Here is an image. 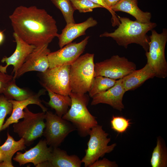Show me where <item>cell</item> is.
<instances>
[{
	"mask_svg": "<svg viewBox=\"0 0 167 167\" xmlns=\"http://www.w3.org/2000/svg\"><path fill=\"white\" fill-rule=\"evenodd\" d=\"M9 18L14 32L36 47L49 44L58 35L56 21L44 9L21 5Z\"/></svg>",
	"mask_w": 167,
	"mask_h": 167,
	"instance_id": "1",
	"label": "cell"
},
{
	"mask_svg": "<svg viewBox=\"0 0 167 167\" xmlns=\"http://www.w3.org/2000/svg\"><path fill=\"white\" fill-rule=\"evenodd\" d=\"M118 18L120 22L118 28L113 32H105L100 36L111 37L119 45L126 49L130 44H136L141 46L146 52L148 51L149 38L147 33L155 28L156 24L152 22L143 23L119 16Z\"/></svg>",
	"mask_w": 167,
	"mask_h": 167,
	"instance_id": "2",
	"label": "cell"
},
{
	"mask_svg": "<svg viewBox=\"0 0 167 167\" xmlns=\"http://www.w3.org/2000/svg\"><path fill=\"white\" fill-rule=\"evenodd\" d=\"M69 96L71 99V104L62 118L71 122L80 136H86L91 129L98 124L96 118L91 114L87 108L88 97L86 94L72 92Z\"/></svg>",
	"mask_w": 167,
	"mask_h": 167,
	"instance_id": "3",
	"label": "cell"
},
{
	"mask_svg": "<svg viewBox=\"0 0 167 167\" xmlns=\"http://www.w3.org/2000/svg\"><path fill=\"white\" fill-rule=\"evenodd\" d=\"M94 56L86 53L70 65L71 92L84 94L89 91L95 77Z\"/></svg>",
	"mask_w": 167,
	"mask_h": 167,
	"instance_id": "4",
	"label": "cell"
},
{
	"mask_svg": "<svg viewBox=\"0 0 167 167\" xmlns=\"http://www.w3.org/2000/svg\"><path fill=\"white\" fill-rule=\"evenodd\" d=\"M151 31L148 50L145 53L147 64L151 68L155 77L165 78L167 76V62L165 52L167 41V30L163 28L161 33L153 29Z\"/></svg>",
	"mask_w": 167,
	"mask_h": 167,
	"instance_id": "5",
	"label": "cell"
},
{
	"mask_svg": "<svg viewBox=\"0 0 167 167\" xmlns=\"http://www.w3.org/2000/svg\"><path fill=\"white\" fill-rule=\"evenodd\" d=\"M45 114L43 112L33 113L27 107L24 109L23 120L14 123V132L24 139L26 146H30L43 135L45 126Z\"/></svg>",
	"mask_w": 167,
	"mask_h": 167,
	"instance_id": "6",
	"label": "cell"
},
{
	"mask_svg": "<svg viewBox=\"0 0 167 167\" xmlns=\"http://www.w3.org/2000/svg\"><path fill=\"white\" fill-rule=\"evenodd\" d=\"M89 135L90 137L85 151V155L81 160L85 167H89L100 157L111 152L116 145L114 143L108 145L110 139L107 137L109 134L103 130L101 126L97 124L93 127Z\"/></svg>",
	"mask_w": 167,
	"mask_h": 167,
	"instance_id": "7",
	"label": "cell"
},
{
	"mask_svg": "<svg viewBox=\"0 0 167 167\" xmlns=\"http://www.w3.org/2000/svg\"><path fill=\"white\" fill-rule=\"evenodd\" d=\"M45 126L43 135L48 145L58 147L71 132L76 130L70 122L47 111L45 114Z\"/></svg>",
	"mask_w": 167,
	"mask_h": 167,
	"instance_id": "8",
	"label": "cell"
},
{
	"mask_svg": "<svg viewBox=\"0 0 167 167\" xmlns=\"http://www.w3.org/2000/svg\"><path fill=\"white\" fill-rule=\"evenodd\" d=\"M136 70V64L124 57L118 55L95 64L94 77L101 76L119 79Z\"/></svg>",
	"mask_w": 167,
	"mask_h": 167,
	"instance_id": "9",
	"label": "cell"
},
{
	"mask_svg": "<svg viewBox=\"0 0 167 167\" xmlns=\"http://www.w3.org/2000/svg\"><path fill=\"white\" fill-rule=\"evenodd\" d=\"M70 70V65L49 68L42 73L40 83L54 93L69 95L71 92Z\"/></svg>",
	"mask_w": 167,
	"mask_h": 167,
	"instance_id": "10",
	"label": "cell"
},
{
	"mask_svg": "<svg viewBox=\"0 0 167 167\" xmlns=\"http://www.w3.org/2000/svg\"><path fill=\"white\" fill-rule=\"evenodd\" d=\"M89 38V36H87L79 42L70 43L57 51L49 53V68L70 65L84 52Z\"/></svg>",
	"mask_w": 167,
	"mask_h": 167,
	"instance_id": "11",
	"label": "cell"
},
{
	"mask_svg": "<svg viewBox=\"0 0 167 167\" xmlns=\"http://www.w3.org/2000/svg\"><path fill=\"white\" fill-rule=\"evenodd\" d=\"M48 45L46 44L36 47L18 71L16 79L27 72L37 71L43 73L49 68L48 55L50 51Z\"/></svg>",
	"mask_w": 167,
	"mask_h": 167,
	"instance_id": "12",
	"label": "cell"
},
{
	"mask_svg": "<svg viewBox=\"0 0 167 167\" xmlns=\"http://www.w3.org/2000/svg\"><path fill=\"white\" fill-rule=\"evenodd\" d=\"M13 36L16 44L15 50L10 57H5L2 58L1 62H6V65L4 66H0V71L6 73L8 66L12 65L13 66L12 73H14L13 79H15L18 71L36 47L28 44L14 32Z\"/></svg>",
	"mask_w": 167,
	"mask_h": 167,
	"instance_id": "13",
	"label": "cell"
},
{
	"mask_svg": "<svg viewBox=\"0 0 167 167\" xmlns=\"http://www.w3.org/2000/svg\"><path fill=\"white\" fill-rule=\"evenodd\" d=\"M45 139L39 141L37 144L25 152H17L13 160L18 162L20 166L32 163L36 167L48 161L50 159L53 147H48Z\"/></svg>",
	"mask_w": 167,
	"mask_h": 167,
	"instance_id": "14",
	"label": "cell"
},
{
	"mask_svg": "<svg viewBox=\"0 0 167 167\" xmlns=\"http://www.w3.org/2000/svg\"><path fill=\"white\" fill-rule=\"evenodd\" d=\"M46 91L45 89L41 90L37 93L23 101L8 100L12 105L13 110L11 116L3 124L1 131L5 130L10 125L18 122L20 119L23 118L24 116V109L29 105H37L41 108L43 112L47 111V108L42 104L40 98L41 96L45 94Z\"/></svg>",
	"mask_w": 167,
	"mask_h": 167,
	"instance_id": "15",
	"label": "cell"
},
{
	"mask_svg": "<svg viewBox=\"0 0 167 167\" xmlns=\"http://www.w3.org/2000/svg\"><path fill=\"white\" fill-rule=\"evenodd\" d=\"M125 92L122 84V78L118 79L115 84L109 89L94 96L92 97L91 105L107 104L121 111L124 108L122 101Z\"/></svg>",
	"mask_w": 167,
	"mask_h": 167,
	"instance_id": "16",
	"label": "cell"
},
{
	"mask_svg": "<svg viewBox=\"0 0 167 167\" xmlns=\"http://www.w3.org/2000/svg\"><path fill=\"white\" fill-rule=\"evenodd\" d=\"M97 24L96 20L91 17L82 23L66 24L61 33L57 36L59 47L62 48L77 38L86 34V31L88 28L95 26Z\"/></svg>",
	"mask_w": 167,
	"mask_h": 167,
	"instance_id": "17",
	"label": "cell"
},
{
	"mask_svg": "<svg viewBox=\"0 0 167 167\" xmlns=\"http://www.w3.org/2000/svg\"><path fill=\"white\" fill-rule=\"evenodd\" d=\"M82 163L77 156L69 155L66 151L55 147L53 148L49 159L37 167H80Z\"/></svg>",
	"mask_w": 167,
	"mask_h": 167,
	"instance_id": "18",
	"label": "cell"
},
{
	"mask_svg": "<svg viewBox=\"0 0 167 167\" xmlns=\"http://www.w3.org/2000/svg\"><path fill=\"white\" fill-rule=\"evenodd\" d=\"M154 77V72L146 64L142 68L136 70L122 78V84L126 92L137 88L147 80Z\"/></svg>",
	"mask_w": 167,
	"mask_h": 167,
	"instance_id": "19",
	"label": "cell"
},
{
	"mask_svg": "<svg viewBox=\"0 0 167 167\" xmlns=\"http://www.w3.org/2000/svg\"><path fill=\"white\" fill-rule=\"evenodd\" d=\"M7 138L5 143L0 146V151L2 155V161L0 162V167H13L12 159L16 152L24 149L26 148L24 141L21 138L15 141L7 133Z\"/></svg>",
	"mask_w": 167,
	"mask_h": 167,
	"instance_id": "20",
	"label": "cell"
},
{
	"mask_svg": "<svg viewBox=\"0 0 167 167\" xmlns=\"http://www.w3.org/2000/svg\"><path fill=\"white\" fill-rule=\"evenodd\" d=\"M110 9L114 12L122 11L128 13L134 17L136 20L141 23L151 22V14L140 9L138 6V0H121Z\"/></svg>",
	"mask_w": 167,
	"mask_h": 167,
	"instance_id": "21",
	"label": "cell"
},
{
	"mask_svg": "<svg viewBox=\"0 0 167 167\" xmlns=\"http://www.w3.org/2000/svg\"><path fill=\"white\" fill-rule=\"evenodd\" d=\"M45 89L48 92L50 98L49 101L46 103L55 110L58 116L62 118L67 112L69 107L71 106V99L69 95L54 93L47 88Z\"/></svg>",
	"mask_w": 167,
	"mask_h": 167,
	"instance_id": "22",
	"label": "cell"
},
{
	"mask_svg": "<svg viewBox=\"0 0 167 167\" xmlns=\"http://www.w3.org/2000/svg\"><path fill=\"white\" fill-rule=\"evenodd\" d=\"M2 94L8 100L21 101L26 99L34 94L28 90L18 87L15 79H13L5 88Z\"/></svg>",
	"mask_w": 167,
	"mask_h": 167,
	"instance_id": "23",
	"label": "cell"
},
{
	"mask_svg": "<svg viewBox=\"0 0 167 167\" xmlns=\"http://www.w3.org/2000/svg\"><path fill=\"white\" fill-rule=\"evenodd\" d=\"M150 163L152 167H167V149L161 137L157 138L156 145L152 152Z\"/></svg>",
	"mask_w": 167,
	"mask_h": 167,
	"instance_id": "24",
	"label": "cell"
},
{
	"mask_svg": "<svg viewBox=\"0 0 167 167\" xmlns=\"http://www.w3.org/2000/svg\"><path fill=\"white\" fill-rule=\"evenodd\" d=\"M117 80L101 76L94 77L90 89L89 96L92 97L96 94L104 92L113 86Z\"/></svg>",
	"mask_w": 167,
	"mask_h": 167,
	"instance_id": "25",
	"label": "cell"
},
{
	"mask_svg": "<svg viewBox=\"0 0 167 167\" xmlns=\"http://www.w3.org/2000/svg\"><path fill=\"white\" fill-rule=\"evenodd\" d=\"M62 13L66 24L75 23L74 13L75 10L70 0H50Z\"/></svg>",
	"mask_w": 167,
	"mask_h": 167,
	"instance_id": "26",
	"label": "cell"
},
{
	"mask_svg": "<svg viewBox=\"0 0 167 167\" xmlns=\"http://www.w3.org/2000/svg\"><path fill=\"white\" fill-rule=\"evenodd\" d=\"M130 120L122 116H113L110 121L111 128L118 134L123 133L131 126Z\"/></svg>",
	"mask_w": 167,
	"mask_h": 167,
	"instance_id": "27",
	"label": "cell"
},
{
	"mask_svg": "<svg viewBox=\"0 0 167 167\" xmlns=\"http://www.w3.org/2000/svg\"><path fill=\"white\" fill-rule=\"evenodd\" d=\"M75 10L79 12H92L97 8H103L101 5L95 3L89 0H70Z\"/></svg>",
	"mask_w": 167,
	"mask_h": 167,
	"instance_id": "28",
	"label": "cell"
},
{
	"mask_svg": "<svg viewBox=\"0 0 167 167\" xmlns=\"http://www.w3.org/2000/svg\"><path fill=\"white\" fill-rule=\"evenodd\" d=\"M13 105L3 94L0 95V132L7 115L11 114ZM1 140L0 139V143Z\"/></svg>",
	"mask_w": 167,
	"mask_h": 167,
	"instance_id": "29",
	"label": "cell"
},
{
	"mask_svg": "<svg viewBox=\"0 0 167 167\" xmlns=\"http://www.w3.org/2000/svg\"><path fill=\"white\" fill-rule=\"evenodd\" d=\"M95 3L99 4L107 10L112 15V22L113 26H118L120 22L115 12L113 11L110 8L108 7L103 2V0H89Z\"/></svg>",
	"mask_w": 167,
	"mask_h": 167,
	"instance_id": "30",
	"label": "cell"
},
{
	"mask_svg": "<svg viewBox=\"0 0 167 167\" xmlns=\"http://www.w3.org/2000/svg\"><path fill=\"white\" fill-rule=\"evenodd\" d=\"M118 165L115 161H111L106 158L101 160H97L89 167H115Z\"/></svg>",
	"mask_w": 167,
	"mask_h": 167,
	"instance_id": "31",
	"label": "cell"
},
{
	"mask_svg": "<svg viewBox=\"0 0 167 167\" xmlns=\"http://www.w3.org/2000/svg\"><path fill=\"white\" fill-rule=\"evenodd\" d=\"M0 71V94H2L8 83L13 78V76Z\"/></svg>",
	"mask_w": 167,
	"mask_h": 167,
	"instance_id": "32",
	"label": "cell"
},
{
	"mask_svg": "<svg viewBox=\"0 0 167 167\" xmlns=\"http://www.w3.org/2000/svg\"><path fill=\"white\" fill-rule=\"evenodd\" d=\"M121 0H103V1L105 4L110 8L111 7L116 5Z\"/></svg>",
	"mask_w": 167,
	"mask_h": 167,
	"instance_id": "33",
	"label": "cell"
},
{
	"mask_svg": "<svg viewBox=\"0 0 167 167\" xmlns=\"http://www.w3.org/2000/svg\"><path fill=\"white\" fill-rule=\"evenodd\" d=\"M4 39V34L2 32L0 31V45Z\"/></svg>",
	"mask_w": 167,
	"mask_h": 167,
	"instance_id": "34",
	"label": "cell"
},
{
	"mask_svg": "<svg viewBox=\"0 0 167 167\" xmlns=\"http://www.w3.org/2000/svg\"><path fill=\"white\" fill-rule=\"evenodd\" d=\"M2 155L1 152L0 151V162H1L2 161Z\"/></svg>",
	"mask_w": 167,
	"mask_h": 167,
	"instance_id": "35",
	"label": "cell"
}]
</instances>
